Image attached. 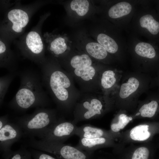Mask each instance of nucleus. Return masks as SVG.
<instances>
[{
  "label": "nucleus",
  "mask_w": 159,
  "mask_h": 159,
  "mask_svg": "<svg viewBox=\"0 0 159 159\" xmlns=\"http://www.w3.org/2000/svg\"><path fill=\"white\" fill-rule=\"evenodd\" d=\"M45 65L41 75L44 88L60 114L64 117L73 114L81 92L76 87L73 77L56 61Z\"/></svg>",
  "instance_id": "obj_1"
},
{
  "label": "nucleus",
  "mask_w": 159,
  "mask_h": 159,
  "mask_svg": "<svg viewBox=\"0 0 159 159\" xmlns=\"http://www.w3.org/2000/svg\"><path fill=\"white\" fill-rule=\"evenodd\" d=\"M20 85L16 95L8 104L11 109L19 112H25L34 107H46L50 101L44 89L41 76L29 70L19 74Z\"/></svg>",
  "instance_id": "obj_2"
},
{
  "label": "nucleus",
  "mask_w": 159,
  "mask_h": 159,
  "mask_svg": "<svg viewBox=\"0 0 159 159\" xmlns=\"http://www.w3.org/2000/svg\"><path fill=\"white\" fill-rule=\"evenodd\" d=\"M113 103L101 91L80 92L73 112V121L77 124L83 121L98 118L109 110Z\"/></svg>",
  "instance_id": "obj_3"
},
{
  "label": "nucleus",
  "mask_w": 159,
  "mask_h": 159,
  "mask_svg": "<svg viewBox=\"0 0 159 159\" xmlns=\"http://www.w3.org/2000/svg\"><path fill=\"white\" fill-rule=\"evenodd\" d=\"M92 59L82 63L63 61L62 67L73 77L81 92L101 91L99 73L102 65Z\"/></svg>",
  "instance_id": "obj_4"
},
{
  "label": "nucleus",
  "mask_w": 159,
  "mask_h": 159,
  "mask_svg": "<svg viewBox=\"0 0 159 159\" xmlns=\"http://www.w3.org/2000/svg\"><path fill=\"white\" fill-rule=\"evenodd\" d=\"M57 109L37 107L32 113L15 120L23 133V137H40L61 117Z\"/></svg>",
  "instance_id": "obj_5"
},
{
  "label": "nucleus",
  "mask_w": 159,
  "mask_h": 159,
  "mask_svg": "<svg viewBox=\"0 0 159 159\" xmlns=\"http://www.w3.org/2000/svg\"><path fill=\"white\" fill-rule=\"evenodd\" d=\"M22 142L26 147L50 153L59 159H94V153L64 143L38 140L35 138H28Z\"/></svg>",
  "instance_id": "obj_6"
},
{
  "label": "nucleus",
  "mask_w": 159,
  "mask_h": 159,
  "mask_svg": "<svg viewBox=\"0 0 159 159\" xmlns=\"http://www.w3.org/2000/svg\"><path fill=\"white\" fill-rule=\"evenodd\" d=\"M149 1L142 0L130 23L127 33L151 39L159 33V22L154 16L149 6Z\"/></svg>",
  "instance_id": "obj_7"
},
{
  "label": "nucleus",
  "mask_w": 159,
  "mask_h": 159,
  "mask_svg": "<svg viewBox=\"0 0 159 159\" xmlns=\"http://www.w3.org/2000/svg\"><path fill=\"white\" fill-rule=\"evenodd\" d=\"M142 0H119L109 4L105 9L107 18L127 32L133 16Z\"/></svg>",
  "instance_id": "obj_8"
},
{
  "label": "nucleus",
  "mask_w": 159,
  "mask_h": 159,
  "mask_svg": "<svg viewBox=\"0 0 159 159\" xmlns=\"http://www.w3.org/2000/svg\"><path fill=\"white\" fill-rule=\"evenodd\" d=\"M103 25L102 30L97 36V42L111 55L120 56L127 50V39L123 31L107 21Z\"/></svg>",
  "instance_id": "obj_9"
},
{
  "label": "nucleus",
  "mask_w": 159,
  "mask_h": 159,
  "mask_svg": "<svg viewBox=\"0 0 159 159\" xmlns=\"http://www.w3.org/2000/svg\"><path fill=\"white\" fill-rule=\"evenodd\" d=\"M76 124L73 120H66L61 116L39 138L44 141L64 143L74 135L77 127Z\"/></svg>",
  "instance_id": "obj_10"
},
{
  "label": "nucleus",
  "mask_w": 159,
  "mask_h": 159,
  "mask_svg": "<svg viewBox=\"0 0 159 159\" xmlns=\"http://www.w3.org/2000/svg\"><path fill=\"white\" fill-rule=\"evenodd\" d=\"M147 142L127 147L117 143L113 148V159H153L154 151Z\"/></svg>",
  "instance_id": "obj_11"
},
{
  "label": "nucleus",
  "mask_w": 159,
  "mask_h": 159,
  "mask_svg": "<svg viewBox=\"0 0 159 159\" xmlns=\"http://www.w3.org/2000/svg\"><path fill=\"white\" fill-rule=\"evenodd\" d=\"M23 137L20 127L16 122L10 121L0 129V150L3 153L10 151L12 145Z\"/></svg>",
  "instance_id": "obj_12"
},
{
  "label": "nucleus",
  "mask_w": 159,
  "mask_h": 159,
  "mask_svg": "<svg viewBox=\"0 0 159 159\" xmlns=\"http://www.w3.org/2000/svg\"><path fill=\"white\" fill-rule=\"evenodd\" d=\"M116 140L106 137L92 139L80 138L76 146L78 149L87 152L94 153L96 150L104 148L114 147L116 145Z\"/></svg>",
  "instance_id": "obj_13"
},
{
  "label": "nucleus",
  "mask_w": 159,
  "mask_h": 159,
  "mask_svg": "<svg viewBox=\"0 0 159 159\" xmlns=\"http://www.w3.org/2000/svg\"><path fill=\"white\" fill-rule=\"evenodd\" d=\"M74 135L80 138L92 139L100 137H106L117 140V137L111 132L98 128L90 124H85L80 127H77Z\"/></svg>",
  "instance_id": "obj_14"
},
{
  "label": "nucleus",
  "mask_w": 159,
  "mask_h": 159,
  "mask_svg": "<svg viewBox=\"0 0 159 159\" xmlns=\"http://www.w3.org/2000/svg\"><path fill=\"white\" fill-rule=\"evenodd\" d=\"M85 53L98 62L109 63L112 59L111 57L112 56L97 42L87 43L85 46Z\"/></svg>",
  "instance_id": "obj_15"
},
{
  "label": "nucleus",
  "mask_w": 159,
  "mask_h": 159,
  "mask_svg": "<svg viewBox=\"0 0 159 159\" xmlns=\"http://www.w3.org/2000/svg\"><path fill=\"white\" fill-rule=\"evenodd\" d=\"M103 67L102 66L99 71V80L101 91L106 94V92L112 90L115 85L117 79L115 70Z\"/></svg>",
  "instance_id": "obj_16"
},
{
  "label": "nucleus",
  "mask_w": 159,
  "mask_h": 159,
  "mask_svg": "<svg viewBox=\"0 0 159 159\" xmlns=\"http://www.w3.org/2000/svg\"><path fill=\"white\" fill-rule=\"evenodd\" d=\"M8 17L12 24V30L16 33L21 32L29 21L27 13L21 9H15L10 10L8 14Z\"/></svg>",
  "instance_id": "obj_17"
},
{
  "label": "nucleus",
  "mask_w": 159,
  "mask_h": 159,
  "mask_svg": "<svg viewBox=\"0 0 159 159\" xmlns=\"http://www.w3.org/2000/svg\"><path fill=\"white\" fill-rule=\"evenodd\" d=\"M48 49L53 56L57 58L63 57L70 52L67 39L62 36L57 37L52 40Z\"/></svg>",
  "instance_id": "obj_18"
},
{
  "label": "nucleus",
  "mask_w": 159,
  "mask_h": 159,
  "mask_svg": "<svg viewBox=\"0 0 159 159\" xmlns=\"http://www.w3.org/2000/svg\"><path fill=\"white\" fill-rule=\"evenodd\" d=\"M27 47L34 56H40L42 54L43 44L39 34L35 31L29 32L26 38Z\"/></svg>",
  "instance_id": "obj_19"
},
{
  "label": "nucleus",
  "mask_w": 159,
  "mask_h": 159,
  "mask_svg": "<svg viewBox=\"0 0 159 159\" xmlns=\"http://www.w3.org/2000/svg\"><path fill=\"white\" fill-rule=\"evenodd\" d=\"M131 117H128L124 114L117 115L113 119L110 125V131L119 139L120 130L124 128L132 120Z\"/></svg>",
  "instance_id": "obj_20"
},
{
  "label": "nucleus",
  "mask_w": 159,
  "mask_h": 159,
  "mask_svg": "<svg viewBox=\"0 0 159 159\" xmlns=\"http://www.w3.org/2000/svg\"><path fill=\"white\" fill-rule=\"evenodd\" d=\"M139 86V82L134 77L130 78L127 82L121 86L119 93L120 97L122 99L128 97L136 91Z\"/></svg>",
  "instance_id": "obj_21"
},
{
  "label": "nucleus",
  "mask_w": 159,
  "mask_h": 159,
  "mask_svg": "<svg viewBox=\"0 0 159 159\" xmlns=\"http://www.w3.org/2000/svg\"><path fill=\"white\" fill-rule=\"evenodd\" d=\"M70 6L72 11L77 16L82 17L89 12L90 3L87 0H73L71 2Z\"/></svg>",
  "instance_id": "obj_22"
},
{
  "label": "nucleus",
  "mask_w": 159,
  "mask_h": 159,
  "mask_svg": "<svg viewBox=\"0 0 159 159\" xmlns=\"http://www.w3.org/2000/svg\"><path fill=\"white\" fill-rule=\"evenodd\" d=\"M26 147L21 146L18 150L15 151H10L2 154L4 159H32L31 153Z\"/></svg>",
  "instance_id": "obj_23"
},
{
  "label": "nucleus",
  "mask_w": 159,
  "mask_h": 159,
  "mask_svg": "<svg viewBox=\"0 0 159 159\" xmlns=\"http://www.w3.org/2000/svg\"><path fill=\"white\" fill-rule=\"evenodd\" d=\"M17 72L9 73L0 77V103L2 106L5 95L9 87Z\"/></svg>",
  "instance_id": "obj_24"
},
{
  "label": "nucleus",
  "mask_w": 159,
  "mask_h": 159,
  "mask_svg": "<svg viewBox=\"0 0 159 159\" xmlns=\"http://www.w3.org/2000/svg\"><path fill=\"white\" fill-rule=\"evenodd\" d=\"M158 106V102L153 100L144 104L140 108L139 112L143 117L151 118L155 114Z\"/></svg>",
  "instance_id": "obj_25"
},
{
  "label": "nucleus",
  "mask_w": 159,
  "mask_h": 159,
  "mask_svg": "<svg viewBox=\"0 0 159 159\" xmlns=\"http://www.w3.org/2000/svg\"><path fill=\"white\" fill-rule=\"evenodd\" d=\"M29 150L30 151L34 159H59L41 151L31 148Z\"/></svg>",
  "instance_id": "obj_26"
},
{
  "label": "nucleus",
  "mask_w": 159,
  "mask_h": 159,
  "mask_svg": "<svg viewBox=\"0 0 159 159\" xmlns=\"http://www.w3.org/2000/svg\"><path fill=\"white\" fill-rule=\"evenodd\" d=\"M10 121L8 115H6L0 117V129L7 123Z\"/></svg>",
  "instance_id": "obj_27"
},
{
  "label": "nucleus",
  "mask_w": 159,
  "mask_h": 159,
  "mask_svg": "<svg viewBox=\"0 0 159 159\" xmlns=\"http://www.w3.org/2000/svg\"><path fill=\"white\" fill-rule=\"evenodd\" d=\"M6 51V46L2 41H0V54H1Z\"/></svg>",
  "instance_id": "obj_28"
},
{
  "label": "nucleus",
  "mask_w": 159,
  "mask_h": 159,
  "mask_svg": "<svg viewBox=\"0 0 159 159\" xmlns=\"http://www.w3.org/2000/svg\"><path fill=\"white\" fill-rule=\"evenodd\" d=\"M97 159H107L106 158L103 157H99Z\"/></svg>",
  "instance_id": "obj_29"
},
{
  "label": "nucleus",
  "mask_w": 159,
  "mask_h": 159,
  "mask_svg": "<svg viewBox=\"0 0 159 159\" xmlns=\"http://www.w3.org/2000/svg\"></svg>",
  "instance_id": "obj_30"
}]
</instances>
